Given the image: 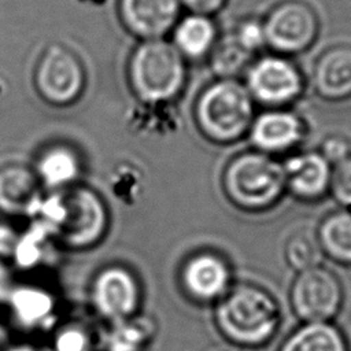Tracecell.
Wrapping results in <instances>:
<instances>
[{
	"label": "cell",
	"mask_w": 351,
	"mask_h": 351,
	"mask_svg": "<svg viewBox=\"0 0 351 351\" xmlns=\"http://www.w3.org/2000/svg\"><path fill=\"white\" fill-rule=\"evenodd\" d=\"M223 188L228 197L241 208H267L287 189L284 166L262 152L241 154L225 169Z\"/></svg>",
	"instance_id": "cell-3"
},
{
	"label": "cell",
	"mask_w": 351,
	"mask_h": 351,
	"mask_svg": "<svg viewBox=\"0 0 351 351\" xmlns=\"http://www.w3.org/2000/svg\"><path fill=\"white\" fill-rule=\"evenodd\" d=\"M0 341H1V340H0ZM1 350H3V347H1V344H0V351H1Z\"/></svg>",
	"instance_id": "cell-33"
},
{
	"label": "cell",
	"mask_w": 351,
	"mask_h": 351,
	"mask_svg": "<svg viewBox=\"0 0 351 351\" xmlns=\"http://www.w3.org/2000/svg\"><path fill=\"white\" fill-rule=\"evenodd\" d=\"M1 351H33L30 347L27 346H16V347H8V348H3Z\"/></svg>",
	"instance_id": "cell-32"
},
{
	"label": "cell",
	"mask_w": 351,
	"mask_h": 351,
	"mask_svg": "<svg viewBox=\"0 0 351 351\" xmlns=\"http://www.w3.org/2000/svg\"><path fill=\"white\" fill-rule=\"evenodd\" d=\"M329 191L337 203L351 207V154L332 166Z\"/></svg>",
	"instance_id": "cell-28"
},
{
	"label": "cell",
	"mask_w": 351,
	"mask_h": 351,
	"mask_svg": "<svg viewBox=\"0 0 351 351\" xmlns=\"http://www.w3.org/2000/svg\"><path fill=\"white\" fill-rule=\"evenodd\" d=\"M280 351H347V344L330 322H306L284 341Z\"/></svg>",
	"instance_id": "cell-19"
},
{
	"label": "cell",
	"mask_w": 351,
	"mask_h": 351,
	"mask_svg": "<svg viewBox=\"0 0 351 351\" xmlns=\"http://www.w3.org/2000/svg\"><path fill=\"white\" fill-rule=\"evenodd\" d=\"M252 96L233 80L207 88L197 103V121L204 134L218 143L241 137L252 123Z\"/></svg>",
	"instance_id": "cell-4"
},
{
	"label": "cell",
	"mask_w": 351,
	"mask_h": 351,
	"mask_svg": "<svg viewBox=\"0 0 351 351\" xmlns=\"http://www.w3.org/2000/svg\"><path fill=\"white\" fill-rule=\"evenodd\" d=\"M80 171V160L67 147H52L45 151L38 158L34 170L41 185L51 188V191L71 186Z\"/></svg>",
	"instance_id": "cell-18"
},
{
	"label": "cell",
	"mask_w": 351,
	"mask_h": 351,
	"mask_svg": "<svg viewBox=\"0 0 351 351\" xmlns=\"http://www.w3.org/2000/svg\"><path fill=\"white\" fill-rule=\"evenodd\" d=\"M43 197L41 182L34 170L21 165L0 169V211L15 217H33Z\"/></svg>",
	"instance_id": "cell-12"
},
{
	"label": "cell",
	"mask_w": 351,
	"mask_h": 351,
	"mask_svg": "<svg viewBox=\"0 0 351 351\" xmlns=\"http://www.w3.org/2000/svg\"><path fill=\"white\" fill-rule=\"evenodd\" d=\"M110 193L125 206H134L144 195V181L137 170L132 167L118 169L110 178Z\"/></svg>",
	"instance_id": "cell-25"
},
{
	"label": "cell",
	"mask_w": 351,
	"mask_h": 351,
	"mask_svg": "<svg viewBox=\"0 0 351 351\" xmlns=\"http://www.w3.org/2000/svg\"><path fill=\"white\" fill-rule=\"evenodd\" d=\"M252 143L263 152H281L292 148L303 134L300 121L287 111H267L252 121Z\"/></svg>",
	"instance_id": "cell-15"
},
{
	"label": "cell",
	"mask_w": 351,
	"mask_h": 351,
	"mask_svg": "<svg viewBox=\"0 0 351 351\" xmlns=\"http://www.w3.org/2000/svg\"><path fill=\"white\" fill-rule=\"evenodd\" d=\"M317 237L322 251L332 259L351 265V211L328 215L319 225Z\"/></svg>",
	"instance_id": "cell-20"
},
{
	"label": "cell",
	"mask_w": 351,
	"mask_h": 351,
	"mask_svg": "<svg viewBox=\"0 0 351 351\" xmlns=\"http://www.w3.org/2000/svg\"><path fill=\"white\" fill-rule=\"evenodd\" d=\"M265 40L280 52L306 49L317 34L314 11L302 1H287L274 8L263 23Z\"/></svg>",
	"instance_id": "cell-8"
},
{
	"label": "cell",
	"mask_w": 351,
	"mask_h": 351,
	"mask_svg": "<svg viewBox=\"0 0 351 351\" xmlns=\"http://www.w3.org/2000/svg\"><path fill=\"white\" fill-rule=\"evenodd\" d=\"M174 37L178 51L196 58L206 53L214 44L215 29L208 18L193 14L178 25Z\"/></svg>",
	"instance_id": "cell-22"
},
{
	"label": "cell",
	"mask_w": 351,
	"mask_h": 351,
	"mask_svg": "<svg viewBox=\"0 0 351 351\" xmlns=\"http://www.w3.org/2000/svg\"><path fill=\"white\" fill-rule=\"evenodd\" d=\"M180 1H182L193 12L204 15V14L217 11L225 0H180Z\"/></svg>",
	"instance_id": "cell-31"
},
{
	"label": "cell",
	"mask_w": 351,
	"mask_h": 351,
	"mask_svg": "<svg viewBox=\"0 0 351 351\" xmlns=\"http://www.w3.org/2000/svg\"><path fill=\"white\" fill-rule=\"evenodd\" d=\"M84 73L77 58L63 47L48 48L37 69V86L41 95L58 104L74 100L81 92Z\"/></svg>",
	"instance_id": "cell-9"
},
{
	"label": "cell",
	"mask_w": 351,
	"mask_h": 351,
	"mask_svg": "<svg viewBox=\"0 0 351 351\" xmlns=\"http://www.w3.org/2000/svg\"><path fill=\"white\" fill-rule=\"evenodd\" d=\"M180 0H122V16L128 27L149 40L166 33L177 19Z\"/></svg>",
	"instance_id": "cell-14"
},
{
	"label": "cell",
	"mask_w": 351,
	"mask_h": 351,
	"mask_svg": "<svg viewBox=\"0 0 351 351\" xmlns=\"http://www.w3.org/2000/svg\"><path fill=\"white\" fill-rule=\"evenodd\" d=\"M8 308L16 324L26 329H38L51 324L55 300L48 291L40 287L22 285L11 291Z\"/></svg>",
	"instance_id": "cell-17"
},
{
	"label": "cell",
	"mask_w": 351,
	"mask_h": 351,
	"mask_svg": "<svg viewBox=\"0 0 351 351\" xmlns=\"http://www.w3.org/2000/svg\"><path fill=\"white\" fill-rule=\"evenodd\" d=\"M53 240L38 226H33L21 237H16L11 256L21 269H33L43 263Z\"/></svg>",
	"instance_id": "cell-23"
},
{
	"label": "cell",
	"mask_w": 351,
	"mask_h": 351,
	"mask_svg": "<svg viewBox=\"0 0 351 351\" xmlns=\"http://www.w3.org/2000/svg\"><path fill=\"white\" fill-rule=\"evenodd\" d=\"M234 38L237 43L247 51V52H254L255 49L261 48L266 40H265V32H263V25L250 21L243 23L239 29L237 33L234 34Z\"/></svg>",
	"instance_id": "cell-29"
},
{
	"label": "cell",
	"mask_w": 351,
	"mask_h": 351,
	"mask_svg": "<svg viewBox=\"0 0 351 351\" xmlns=\"http://www.w3.org/2000/svg\"><path fill=\"white\" fill-rule=\"evenodd\" d=\"M250 52H247L234 38V36L223 38L218 47L215 48L213 58L214 70L223 77L234 75L240 71L248 58Z\"/></svg>",
	"instance_id": "cell-26"
},
{
	"label": "cell",
	"mask_w": 351,
	"mask_h": 351,
	"mask_svg": "<svg viewBox=\"0 0 351 351\" xmlns=\"http://www.w3.org/2000/svg\"><path fill=\"white\" fill-rule=\"evenodd\" d=\"M247 84L250 95L267 104L289 101L302 90V80L295 66L277 56L262 58L254 63Z\"/></svg>",
	"instance_id": "cell-10"
},
{
	"label": "cell",
	"mask_w": 351,
	"mask_h": 351,
	"mask_svg": "<svg viewBox=\"0 0 351 351\" xmlns=\"http://www.w3.org/2000/svg\"><path fill=\"white\" fill-rule=\"evenodd\" d=\"M132 82L145 100H166L184 84L185 69L180 51L159 38L137 48L130 64Z\"/></svg>",
	"instance_id": "cell-5"
},
{
	"label": "cell",
	"mask_w": 351,
	"mask_h": 351,
	"mask_svg": "<svg viewBox=\"0 0 351 351\" xmlns=\"http://www.w3.org/2000/svg\"><path fill=\"white\" fill-rule=\"evenodd\" d=\"M93 333L80 322L63 325L53 336L52 351H95Z\"/></svg>",
	"instance_id": "cell-27"
},
{
	"label": "cell",
	"mask_w": 351,
	"mask_h": 351,
	"mask_svg": "<svg viewBox=\"0 0 351 351\" xmlns=\"http://www.w3.org/2000/svg\"><path fill=\"white\" fill-rule=\"evenodd\" d=\"M34 222L69 250H88L107 233L108 211L103 197L88 186L71 185L44 196L33 215Z\"/></svg>",
	"instance_id": "cell-1"
},
{
	"label": "cell",
	"mask_w": 351,
	"mask_h": 351,
	"mask_svg": "<svg viewBox=\"0 0 351 351\" xmlns=\"http://www.w3.org/2000/svg\"><path fill=\"white\" fill-rule=\"evenodd\" d=\"M230 269L214 252H197L186 259L181 270L185 292L199 302L219 300L230 289Z\"/></svg>",
	"instance_id": "cell-11"
},
{
	"label": "cell",
	"mask_w": 351,
	"mask_h": 351,
	"mask_svg": "<svg viewBox=\"0 0 351 351\" xmlns=\"http://www.w3.org/2000/svg\"><path fill=\"white\" fill-rule=\"evenodd\" d=\"M314 84L326 99L351 96V47H336L325 52L315 64Z\"/></svg>",
	"instance_id": "cell-16"
},
{
	"label": "cell",
	"mask_w": 351,
	"mask_h": 351,
	"mask_svg": "<svg viewBox=\"0 0 351 351\" xmlns=\"http://www.w3.org/2000/svg\"><path fill=\"white\" fill-rule=\"evenodd\" d=\"M285 182L296 196L313 200L321 197L330 184V163L317 152H304L289 158L284 165Z\"/></svg>",
	"instance_id": "cell-13"
},
{
	"label": "cell",
	"mask_w": 351,
	"mask_h": 351,
	"mask_svg": "<svg viewBox=\"0 0 351 351\" xmlns=\"http://www.w3.org/2000/svg\"><path fill=\"white\" fill-rule=\"evenodd\" d=\"M324 256L322 247L315 233L300 230L289 237L285 245V258L298 271L319 266Z\"/></svg>",
	"instance_id": "cell-24"
},
{
	"label": "cell",
	"mask_w": 351,
	"mask_h": 351,
	"mask_svg": "<svg viewBox=\"0 0 351 351\" xmlns=\"http://www.w3.org/2000/svg\"><path fill=\"white\" fill-rule=\"evenodd\" d=\"M281 313L277 302L262 288L240 284L226 292L215 310L221 333L239 346H261L277 332Z\"/></svg>",
	"instance_id": "cell-2"
},
{
	"label": "cell",
	"mask_w": 351,
	"mask_h": 351,
	"mask_svg": "<svg viewBox=\"0 0 351 351\" xmlns=\"http://www.w3.org/2000/svg\"><path fill=\"white\" fill-rule=\"evenodd\" d=\"M155 335L154 322L145 317H132L112 324L106 339L107 351H144Z\"/></svg>",
	"instance_id": "cell-21"
},
{
	"label": "cell",
	"mask_w": 351,
	"mask_h": 351,
	"mask_svg": "<svg viewBox=\"0 0 351 351\" xmlns=\"http://www.w3.org/2000/svg\"><path fill=\"white\" fill-rule=\"evenodd\" d=\"M343 289L339 278L319 266L299 271L291 288V304L304 322H329L340 310Z\"/></svg>",
	"instance_id": "cell-6"
},
{
	"label": "cell",
	"mask_w": 351,
	"mask_h": 351,
	"mask_svg": "<svg viewBox=\"0 0 351 351\" xmlns=\"http://www.w3.org/2000/svg\"><path fill=\"white\" fill-rule=\"evenodd\" d=\"M90 302L97 315L111 324L129 319L141 303L138 280L122 265L106 266L93 278Z\"/></svg>",
	"instance_id": "cell-7"
},
{
	"label": "cell",
	"mask_w": 351,
	"mask_h": 351,
	"mask_svg": "<svg viewBox=\"0 0 351 351\" xmlns=\"http://www.w3.org/2000/svg\"><path fill=\"white\" fill-rule=\"evenodd\" d=\"M350 154L351 152H350L347 141L335 137V138H329L328 141H325L321 155L330 163V166H333L335 163L340 162Z\"/></svg>",
	"instance_id": "cell-30"
}]
</instances>
